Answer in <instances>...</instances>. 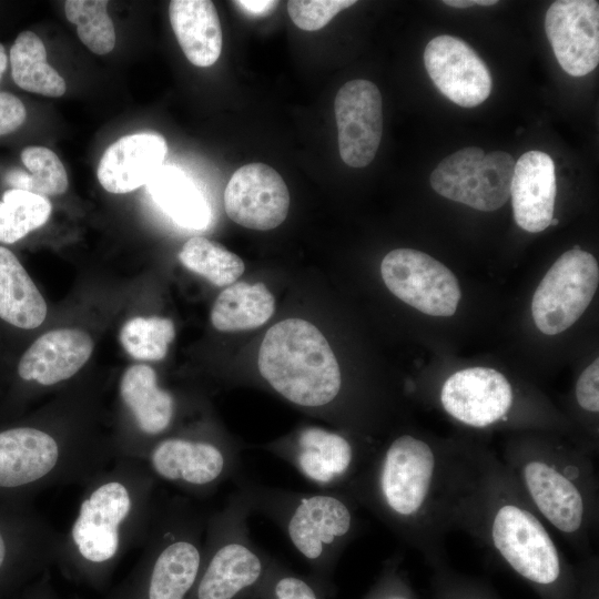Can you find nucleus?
Segmentation results:
<instances>
[{"mask_svg": "<svg viewBox=\"0 0 599 599\" xmlns=\"http://www.w3.org/2000/svg\"><path fill=\"white\" fill-rule=\"evenodd\" d=\"M4 181L11 189L31 192L30 173L20 169H12L7 172Z\"/></svg>", "mask_w": 599, "mask_h": 599, "instance_id": "a19ab883", "label": "nucleus"}, {"mask_svg": "<svg viewBox=\"0 0 599 599\" xmlns=\"http://www.w3.org/2000/svg\"><path fill=\"white\" fill-rule=\"evenodd\" d=\"M387 288L399 300L432 316H453L460 287L453 272L430 255L412 248L393 250L380 264Z\"/></svg>", "mask_w": 599, "mask_h": 599, "instance_id": "2eb2a0df", "label": "nucleus"}, {"mask_svg": "<svg viewBox=\"0 0 599 599\" xmlns=\"http://www.w3.org/2000/svg\"><path fill=\"white\" fill-rule=\"evenodd\" d=\"M258 372L290 403L321 410L343 389L337 359L321 331L301 318H287L266 332L258 351Z\"/></svg>", "mask_w": 599, "mask_h": 599, "instance_id": "6e6552de", "label": "nucleus"}, {"mask_svg": "<svg viewBox=\"0 0 599 599\" xmlns=\"http://www.w3.org/2000/svg\"><path fill=\"white\" fill-rule=\"evenodd\" d=\"M599 283V267L588 252H565L548 270L535 291L532 319L546 335L559 334L583 314Z\"/></svg>", "mask_w": 599, "mask_h": 599, "instance_id": "4468645a", "label": "nucleus"}, {"mask_svg": "<svg viewBox=\"0 0 599 599\" xmlns=\"http://www.w3.org/2000/svg\"><path fill=\"white\" fill-rule=\"evenodd\" d=\"M206 518L187 497L158 504L139 560L106 599H187L202 565Z\"/></svg>", "mask_w": 599, "mask_h": 599, "instance_id": "0eeeda50", "label": "nucleus"}, {"mask_svg": "<svg viewBox=\"0 0 599 599\" xmlns=\"http://www.w3.org/2000/svg\"><path fill=\"white\" fill-rule=\"evenodd\" d=\"M448 443L403 432L382 445L346 491L435 568L446 562L441 499Z\"/></svg>", "mask_w": 599, "mask_h": 599, "instance_id": "f03ea898", "label": "nucleus"}, {"mask_svg": "<svg viewBox=\"0 0 599 599\" xmlns=\"http://www.w3.org/2000/svg\"><path fill=\"white\" fill-rule=\"evenodd\" d=\"M21 161L31 177V192L47 196L63 194L69 185L67 171L58 155L45 146H27Z\"/></svg>", "mask_w": 599, "mask_h": 599, "instance_id": "72a5a7b5", "label": "nucleus"}, {"mask_svg": "<svg viewBox=\"0 0 599 599\" xmlns=\"http://www.w3.org/2000/svg\"><path fill=\"white\" fill-rule=\"evenodd\" d=\"M517 395L509 379L490 367H469L448 376L439 405L454 420L476 429L507 425L516 415Z\"/></svg>", "mask_w": 599, "mask_h": 599, "instance_id": "dca6fc26", "label": "nucleus"}, {"mask_svg": "<svg viewBox=\"0 0 599 599\" xmlns=\"http://www.w3.org/2000/svg\"><path fill=\"white\" fill-rule=\"evenodd\" d=\"M26 593V599H57L47 578L37 579Z\"/></svg>", "mask_w": 599, "mask_h": 599, "instance_id": "79ce46f5", "label": "nucleus"}, {"mask_svg": "<svg viewBox=\"0 0 599 599\" xmlns=\"http://www.w3.org/2000/svg\"><path fill=\"white\" fill-rule=\"evenodd\" d=\"M444 4L453 7V8H469L473 6H494L497 4L498 1L496 0H445L443 1Z\"/></svg>", "mask_w": 599, "mask_h": 599, "instance_id": "37998d69", "label": "nucleus"}, {"mask_svg": "<svg viewBox=\"0 0 599 599\" xmlns=\"http://www.w3.org/2000/svg\"><path fill=\"white\" fill-rule=\"evenodd\" d=\"M119 395L136 430L130 457L142 460L148 450L166 436L174 425L177 415L176 398L159 385L155 370L145 364H135L125 369L120 380Z\"/></svg>", "mask_w": 599, "mask_h": 599, "instance_id": "412c9836", "label": "nucleus"}, {"mask_svg": "<svg viewBox=\"0 0 599 599\" xmlns=\"http://www.w3.org/2000/svg\"><path fill=\"white\" fill-rule=\"evenodd\" d=\"M402 559L403 556L396 554L385 561L380 577L366 599H414L400 571Z\"/></svg>", "mask_w": 599, "mask_h": 599, "instance_id": "e433bc0d", "label": "nucleus"}, {"mask_svg": "<svg viewBox=\"0 0 599 599\" xmlns=\"http://www.w3.org/2000/svg\"><path fill=\"white\" fill-rule=\"evenodd\" d=\"M119 457L115 445L40 424L0 429V502H31L39 493L84 485Z\"/></svg>", "mask_w": 599, "mask_h": 599, "instance_id": "423d86ee", "label": "nucleus"}, {"mask_svg": "<svg viewBox=\"0 0 599 599\" xmlns=\"http://www.w3.org/2000/svg\"><path fill=\"white\" fill-rule=\"evenodd\" d=\"M441 514L448 532L473 537L549 599H571L576 568L511 473L487 448L448 443Z\"/></svg>", "mask_w": 599, "mask_h": 599, "instance_id": "f257e3e1", "label": "nucleus"}, {"mask_svg": "<svg viewBox=\"0 0 599 599\" xmlns=\"http://www.w3.org/2000/svg\"><path fill=\"white\" fill-rule=\"evenodd\" d=\"M238 8H241L244 12L251 16L261 17L268 14L271 11H273L277 4L278 1H266V0H238L233 1Z\"/></svg>", "mask_w": 599, "mask_h": 599, "instance_id": "ea45409f", "label": "nucleus"}, {"mask_svg": "<svg viewBox=\"0 0 599 599\" xmlns=\"http://www.w3.org/2000/svg\"><path fill=\"white\" fill-rule=\"evenodd\" d=\"M424 63L440 93L463 108L477 106L490 94L488 67L459 38L443 34L432 39L424 51Z\"/></svg>", "mask_w": 599, "mask_h": 599, "instance_id": "aec40b11", "label": "nucleus"}, {"mask_svg": "<svg viewBox=\"0 0 599 599\" xmlns=\"http://www.w3.org/2000/svg\"><path fill=\"white\" fill-rule=\"evenodd\" d=\"M274 306V296L265 284L237 282L219 294L211 311V322L222 332L253 329L271 318Z\"/></svg>", "mask_w": 599, "mask_h": 599, "instance_id": "cd10ccee", "label": "nucleus"}, {"mask_svg": "<svg viewBox=\"0 0 599 599\" xmlns=\"http://www.w3.org/2000/svg\"><path fill=\"white\" fill-rule=\"evenodd\" d=\"M167 153L165 139L158 133L124 135L101 156L97 176L101 186L114 194L134 191L159 171Z\"/></svg>", "mask_w": 599, "mask_h": 599, "instance_id": "5701e85b", "label": "nucleus"}, {"mask_svg": "<svg viewBox=\"0 0 599 599\" xmlns=\"http://www.w3.org/2000/svg\"><path fill=\"white\" fill-rule=\"evenodd\" d=\"M146 185L158 205L179 225L203 230L210 224L206 199L179 169L162 165Z\"/></svg>", "mask_w": 599, "mask_h": 599, "instance_id": "bb28decb", "label": "nucleus"}, {"mask_svg": "<svg viewBox=\"0 0 599 599\" xmlns=\"http://www.w3.org/2000/svg\"><path fill=\"white\" fill-rule=\"evenodd\" d=\"M106 0H68L67 19L77 27L81 42L93 53L104 55L115 45L116 35Z\"/></svg>", "mask_w": 599, "mask_h": 599, "instance_id": "2f4dec72", "label": "nucleus"}, {"mask_svg": "<svg viewBox=\"0 0 599 599\" xmlns=\"http://www.w3.org/2000/svg\"><path fill=\"white\" fill-rule=\"evenodd\" d=\"M375 444L345 432L302 426L291 435L262 446L290 464L318 490H343L370 457Z\"/></svg>", "mask_w": 599, "mask_h": 599, "instance_id": "9b49d317", "label": "nucleus"}, {"mask_svg": "<svg viewBox=\"0 0 599 599\" xmlns=\"http://www.w3.org/2000/svg\"><path fill=\"white\" fill-rule=\"evenodd\" d=\"M572 250H580L579 245H575Z\"/></svg>", "mask_w": 599, "mask_h": 599, "instance_id": "de8ad7c7", "label": "nucleus"}, {"mask_svg": "<svg viewBox=\"0 0 599 599\" xmlns=\"http://www.w3.org/2000/svg\"><path fill=\"white\" fill-rule=\"evenodd\" d=\"M14 83L32 93L59 98L65 93L64 79L47 61L42 40L32 31H22L10 49Z\"/></svg>", "mask_w": 599, "mask_h": 599, "instance_id": "c85d7f7f", "label": "nucleus"}, {"mask_svg": "<svg viewBox=\"0 0 599 599\" xmlns=\"http://www.w3.org/2000/svg\"><path fill=\"white\" fill-rule=\"evenodd\" d=\"M26 118L27 111L22 101L10 92H0V135L16 131Z\"/></svg>", "mask_w": 599, "mask_h": 599, "instance_id": "58836bf2", "label": "nucleus"}, {"mask_svg": "<svg viewBox=\"0 0 599 599\" xmlns=\"http://www.w3.org/2000/svg\"><path fill=\"white\" fill-rule=\"evenodd\" d=\"M592 455L579 444L524 436L510 440L500 458L541 519L587 556L599 522Z\"/></svg>", "mask_w": 599, "mask_h": 599, "instance_id": "20e7f679", "label": "nucleus"}, {"mask_svg": "<svg viewBox=\"0 0 599 599\" xmlns=\"http://www.w3.org/2000/svg\"><path fill=\"white\" fill-rule=\"evenodd\" d=\"M557 224H558V220L552 217L550 221V225H557Z\"/></svg>", "mask_w": 599, "mask_h": 599, "instance_id": "49530a36", "label": "nucleus"}, {"mask_svg": "<svg viewBox=\"0 0 599 599\" xmlns=\"http://www.w3.org/2000/svg\"><path fill=\"white\" fill-rule=\"evenodd\" d=\"M93 352L90 335L79 328H57L37 338L18 364L24 382L53 386L75 375Z\"/></svg>", "mask_w": 599, "mask_h": 599, "instance_id": "4be33fe9", "label": "nucleus"}, {"mask_svg": "<svg viewBox=\"0 0 599 599\" xmlns=\"http://www.w3.org/2000/svg\"><path fill=\"white\" fill-rule=\"evenodd\" d=\"M325 590L311 577L294 572L275 559L256 599H327Z\"/></svg>", "mask_w": 599, "mask_h": 599, "instance_id": "f704fd0d", "label": "nucleus"}, {"mask_svg": "<svg viewBox=\"0 0 599 599\" xmlns=\"http://www.w3.org/2000/svg\"><path fill=\"white\" fill-rule=\"evenodd\" d=\"M156 481L206 498L242 473L240 449L211 430L167 434L142 459Z\"/></svg>", "mask_w": 599, "mask_h": 599, "instance_id": "9d476101", "label": "nucleus"}, {"mask_svg": "<svg viewBox=\"0 0 599 599\" xmlns=\"http://www.w3.org/2000/svg\"><path fill=\"white\" fill-rule=\"evenodd\" d=\"M224 207L233 222L246 229L267 231L286 219L290 192L276 170L264 163H250L237 169L229 180Z\"/></svg>", "mask_w": 599, "mask_h": 599, "instance_id": "a211bd4d", "label": "nucleus"}, {"mask_svg": "<svg viewBox=\"0 0 599 599\" xmlns=\"http://www.w3.org/2000/svg\"><path fill=\"white\" fill-rule=\"evenodd\" d=\"M47 303L18 257L0 246V318L32 329L45 319Z\"/></svg>", "mask_w": 599, "mask_h": 599, "instance_id": "a878e982", "label": "nucleus"}, {"mask_svg": "<svg viewBox=\"0 0 599 599\" xmlns=\"http://www.w3.org/2000/svg\"><path fill=\"white\" fill-rule=\"evenodd\" d=\"M61 539L31 502H0V598L57 566Z\"/></svg>", "mask_w": 599, "mask_h": 599, "instance_id": "f8f14e48", "label": "nucleus"}, {"mask_svg": "<svg viewBox=\"0 0 599 599\" xmlns=\"http://www.w3.org/2000/svg\"><path fill=\"white\" fill-rule=\"evenodd\" d=\"M458 595H459V597L457 599H481L478 596H473V593H470V592L465 593L466 596H461L460 592Z\"/></svg>", "mask_w": 599, "mask_h": 599, "instance_id": "a18cd8bd", "label": "nucleus"}, {"mask_svg": "<svg viewBox=\"0 0 599 599\" xmlns=\"http://www.w3.org/2000/svg\"><path fill=\"white\" fill-rule=\"evenodd\" d=\"M187 270L203 276L215 286H229L245 270L242 258L222 244L203 236L187 240L179 253Z\"/></svg>", "mask_w": 599, "mask_h": 599, "instance_id": "c756f323", "label": "nucleus"}, {"mask_svg": "<svg viewBox=\"0 0 599 599\" xmlns=\"http://www.w3.org/2000/svg\"><path fill=\"white\" fill-rule=\"evenodd\" d=\"M557 194L555 164L550 155L529 151L515 163L510 185L512 212L522 230L538 233L550 225Z\"/></svg>", "mask_w": 599, "mask_h": 599, "instance_id": "b1692460", "label": "nucleus"}, {"mask_svg": "<svg viewBox=\"0 0 599 599\" xmlns=\"http://www.w3.org/2000/svg\"><path fill=\"white\" fill-rule=\"evenodd\" d=\"M575 398L578 407L586 415L599 412V361L596 358L586 367L577 379Z\"/></svg>", "mask_w": 599, "mask_h": 599, "instance_id": "4c0bfd02", "label": "nucleus"}, {"mask_svg": "<svg viewBox=\"0 0 599 599\" xmlns=\"http://www.w3.org/2000/svg\"><path fill=\"white\" fill-rule=\"evenodd\" d=\"M334 111L341 159L352 167L367 166L383 133L382 95L373 82L355 79L336 93Z\"/></svg>", "mask_w": 599, "mask_h": 599, "instance_id": "f3484780", "label": "nucleus"}, {"mask_svg": "<svg viewBox=\"0 0 599 599\" xmlns=\"http://www.w3.org/2000/svg\"><path fill=\"white\" fill-rule=\"evenodd\" d=\"M545 31L560 67L583 77L599 63V2L558 0L548 8Z\"/></svg>", "mask_w": 599, "mask_h": 599, "instance_id": "6ab92c4d", "label": "nucleus"}, {"mask_svg": "<svg viewBox=\"0 0 599 599\" xmlns=\"http://www.w3.org/2000/svg\"><path fill=\"white\" fill-rule=\"evenodd\" d=\"M515 160L504 151L485 153L464 148L445 158L430 174V185L439 195L475 210L490 212L510 196Z\"/></svg>", "mask_w": 599, "mask_h": 599, "instance_id": "ddd939ff", "label": "nucleus"}, {"mask_svg": "<svg viewBox=\"0 0 599 599\" xmlns=\"http://www.w3.org/2000/svg\"><path fill=\"white\" fill-rule=\"evenodd\" d=\"M175 336L174 324L164 317H133L120 331V343L135 359L160 361Z\"/></svg>", "mask_w": 599, "mask_h": 599, "instance_id": "473e14b6", "label": "nucleus"}, {"mask_svg": "<svg viewBox=\"0 0 599 599\" xmlns=\"http://www.w3.org/2000/svg\"><path fill=\"white\" fill-rule=\"evenodd\" d=\"M156 484L143 460L125 456L92 477L62 532L57 567L92 588L104 587L124 555L145 540L158 508Z\"/></svg>", "mask_w": 599, "mask_h": 599, "instance_id": "7ed1b4c3", "label": "nucleus"}, {"mask_svg": "<svg viewBox=\"0 0 599 599\" xmlns=\"http://www.w3.org/2000/svg\"><path fill=\"white\" fill-rule=\"evenodd\" d=\"M251 515L236 489L207 515L202 565L187 599H256L275 559L253 542Z\"/></svg>", "mask_w": 599, "mask_h": 599, "instance_id": "1a4fd4ad", "label": "nucleus"}, {"mask_svg": "<svg viewBox=\"0 0 599 599\" xmlns=\"http://www.w3.org/2000/svg\"><path fill=\"white\" fill-rule=\"evenodd\" d=\"M354 0H291L288 14L294 24L304 31L324 28L339 11L355 4Z\"/></svg>", "mask_w": 599, "mask_h": 599, "instance_id": "c9c22d12", "label": "nucleus"}, {"mask_svg": "<svg viewBox=\"0 0 599 599\" xmlns=\"http://www.w3.org/2000/svg\"><path fill=\"white\" fill-rule=\"evenodd\" d=\"M169 17L186 59L195 67L214 64L222 52L217 10L209 0H172Z\"/></svg>", "mask_w": 599, "mask_h": 599, "instance_id": "393cba45", "label": "nucleus"}, {"mask_svg": "<svg viewBox=\"0 0 599 599\" xmlns=\"http://www.w3.org/2000/svg\"><path fill=\"white\" fill-rule=\"evenodd\" d=\"M52 205L42 195L9 189L0 200V242L12 244L41 227L50 217Z\"/></svg>", "mask_w": 599, "mask_h": 599, "instance_id": "7c9ffc66", "label": "nucleus"}, {"mask_svg": "<svg viewBox=\"0 0 599 599\" xmlns=\"http://www.w3.org/2000/svg\"><path fill=\"white\" fill-rule=\"evenodd\" d=\"M253 514L272 520L309 567V576L331 596L335 567L356 537L358 504L343 490L298 493L246 478L233 479Z\"/></svg>", "mask_w": 599, "mask_h": 599, "instance_id": "39448f33", "label": "nucleus"}, {"mask_svg": "<svg viewBox=\"0 0 599 599\" xmlns=\"http://www.w3.org/2000/svg\"><path fill=\"white\" fill-rule=\"evenodd\" d=\"M8 64V57L6 54L4 47L0 43V80L4 73Z\"/></svg>", "mask_w": 599, "mask_h": 599, "instance_id": "c03bdc74", "label": "nucleus"}]
</instances>
